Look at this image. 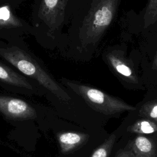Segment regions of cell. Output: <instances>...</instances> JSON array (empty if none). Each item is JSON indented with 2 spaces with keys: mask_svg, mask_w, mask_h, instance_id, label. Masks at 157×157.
Returning <instances> with one entry per match:
<instances>
[{
  "mask_svg": "<svg viewBox=\"0 0 157 157\" xmlns=\"http://www.w3.org/2000/svg\"><path fill=\"white\" fill-rule=\"evenodd\" d=\"M0 59L37 83L44 91L63 101L71 99L40 58L29 50L24 39L12 42L0 40Z\"/></svg>",
  "mask_w": 157,
  "mask_h": 157,
  "instance_id": "1",
  "label": "cell"
},
{
  "mask_svg": "<svg viewBox=\"0 0 157 157\" xmlns=\"http://www.w3.org/2000/svg\"><path fill=\"white\" fill-rule=\"evenodd\" d=\"M69 0H34L31 15L32 34L37 42L52 49L59 40Z\"/></svg>",
  "mask_w": 157,
  "mask_h": 157,
  "instance_id": "2",
  "label": "cell"
},
{
  "mask_svg": "<svg viewBox=\"0 0 157 157\" xmlns=\"http://www.w3.org/2000/svg\"><path fill=\"white\" fill-rule=\"evenodd\" d=\"M62 82L80 96L94 110L105 115H113L136 108L121 99L109 95L97 88L63 78Z\"/></svg>",
  "mask_w": 157,
  "mask_h": 157,
  "instance_id": "3",
  "label": "cell"
},
{
  "mask_svg": "<svg viewBox=\"0 0 157 157\" xmlns=\"http://www.w3.org/2000/svg\"><path fill=\"white\" fill-rule=\"evenodd\" d=\"M118 0H95L82 26L85 43L96 42L110 25Z\"/></svg>",
  "mask_w": 157,
  "mask_h": 157,
  "instance_id": "4",
  "label": "cell"
},
{
  "mask_svg": "<svg viewBox=\"0 0 157 157\" xmlns=\"http://www.w3.org/2000/svg\"><path fill=\"white\" fill-rule=\"evenodd\" d=\"M25 0H0V40L12 42L32 34V26L17 13Z\"/></svg>",
  "mask_w": 157,
  "mask_h": 157,
  "instance_id": "5",
  "label": "cell"
},
{
  "mask_svg": "<svg viewBox=\"0 0 157 157\" xmlns=\"http://www.w3.org/2000/svg\"><path fill=\"white\" fill-rule=\"evenodd\" d=\"M0 86L6 89L28 94H39L44 91L37 83L1 59Z\"/></svg>",
  "mask_w": 157,
  "mask_h": 157,
  "instance_id": "6",
  "label": "cell"
},
{
  "mask_svg": "<svg viewBox=\"0 0 157 157\" xmlns=\"http://www.w3.org/2000/svg\"><path fill=\"white\" fill-rule=\"evenodd\" d=\"M0 112L15 119L34 118L36 112L26 101L20 98L0 94Z\"/></svg>",
  "mask_w": 157,
  "mask_h": 157,
  "instance_id": "7",
  "label": "cell"
},
{
  "mask_svg": "<svg viewBox=\"0 0 157 157\" xmlns=\"http://www.w3.org/2000/svg\"><path fill=\"white\" fill-rule=\"evenodd\" d=\"M89 135L80 132H64L59 133L58 140L63 153H69L85 145L89 139Z\"/></svg>",
  "mask_w": 157,
  "mask_h": 157,
  "instance_id": "8",
  "label": "cell"
},
{
  "mask_svg": "<svg viewBox=\"0 0 157 157\" xmlns=\"http://www.w3.org/2000/svg\"><path fill=\"white\" fill-rule=\"evenodd\" d=\"M131 149L134 157H155L156 155L154 142L143 136H138L133 139Z\"/></svg>",
  "mask_w": 157,
  "mask_h": 157,
  "instance_id": "9",
  "label": "cell"
},
{
  "mask_svg": "<svg viewBox=\"0 0 157 157\" xmlns=\"http://www.w3.org/2000/svg\"><path fill=\"white\" fill-rule=\"evenodd\" d=\"M107 60L111 67L118 74L129 81L133 82L137 81L133 70L124 59L115 55L109 54L107 56Z\"/></svg>",
  "mask_w": 157,
  "mask_h": 157,
  "instance_id": "10",
  "label": "cell"
},
{
  "mask_svg": "<svg viewBox=\"0 0 157 157\" xmlns=\"http://www.w3.org/2000/svg\"><path fill=\"white\" fill-rule=\"evenodd\" d=\"M127 131L132 133L151 134L157 131V123L150 119L143 118L129 126Z\"/></svg>",
  "mask_w": 157,
  "mask_h": 157,
  "instance_id": "11",
  "label": "cell"
},
{
  "mask_svg": "<svg viewBox=\"0 0 157 157\" xmlns=\"http://www.w3.org/2000/svg\"><path fill=\"white\" fill-rule=\"evenodd\" d=\"M116 140L115 134H111L93 152L90 157H109Z\"/></svg>",
  "mask_w": 157,
  "mask_h": 157,
  "instance_id": "12",
  "label": "cell"
},
{
  "mask_svg": "<svg viewBox=\"0 0 157 157\" xmlns=\"http://www.w3.org/2000/svg\"><path fill=\"white\" fill-rule=\"evenodd\" d=\"M144 19L145 28L157 21V0H149L145 11Z\"/></svg>",
  "mask_w": 157,
  "mask_h": 157,
  "instance_id": "13",
  "label": "cell"
},
{
  "mask_svg": "<svg viewBox=\"0 0 157 157\" xmlns=\"http://www.w3.org/2000/svg\"><path fill=\"white\" fill-rule=\"evenodd\" d=\"M139 114L157 123V102L152 101L145 103L141 107Z\"/></svg>",
  "mask_w": 157,
  "mask_h": 157,
  "instance_id": "14",
  "label": "cell"
},
{
  "mask_svg": "<svg viewBox=\"0 0 157 157\" xmlns=\"http://www.w3.org/2000/svg\"><path fill=\"white\" fill-rule=\"evenodd\" d=\"M115 157H134L132 151L125 150L124 149H121L118 151L116 156Z\"/></svg>",
  "mask_w": 157,
  "mask_h": 157,
  "instance_id": "15",
  "label": "cell"
},
{
  "mask_svg": "<svg viewBox=\"0 0 157 157\" xmlns=\"http://www.w3.org/2000/svg\"><path fill=\"white\" fill-rule=\"evenodd\" d=\"M154 64H155V66L156 67H157V54H156V57H155V59Z\"/></svg>",
  "mask_w": 157,
  "mask_h": 157,
  "instance_id": "16",
  "label": "cell"
}]
</instances>
